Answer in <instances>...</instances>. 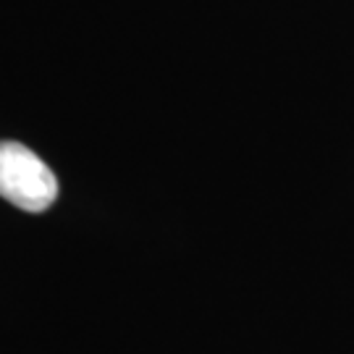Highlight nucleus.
Wrapping results in <instances>:
<instances>
[{
	"label": "nucleus",
	"instance_id": "obj_1",
	"mask_svg": "<svg viewBox=\"0 0 354 354\" xmlns=\"http://www.w3.org/2000/svg\"><path fill=\"white\" fill-rule=\"evenodd\" d=\"M0 197L26 213H42L58 200V178L21 142H0Z\"/></svg>",
	"mask_w": 354,
	"mask_h": 354
}]
</instances>
